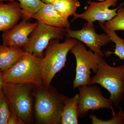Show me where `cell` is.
Returning a JSON list of instances; mask_svg holds the SVG:
<instances>
[{
  "label": "cell",
  "instance_id": "21",
  "mask_svg": "<svg viewBox=\"0 0 124 124\" xmlns=\"http://www.w3.org/2000/svg\"><path fill=\"white\" fill-rule=\"evenodd\" d=\"M11 111L3 91L0 93V124H7Z\"/></svg>",
  "mask_w": 124,
  "mask_h": 124
},
{
  "label": "cell",
  "instance_id": "14",
  "mask_svg": "<svg viewBox=\"0 0 124 124\" xmlns=\"http://www.w3.org/2000/svg\"><path fill=\"white\" fill-rule=\"evenodd\" d=\"M26 53L20 46L0 45V70L7 71Z\"/></svg>",
  "mask_w": 124,
  "mask_h": 124
},
{
  "label": "cell",
  "instance_id": "5",
  "mask_svg": "<svg viewBox=\"0 0 124 124\" xmlns=\"http://www.w3.org/2000/svg\"><path fill=\"white\" fill-rule=\"evenodd\" d=\"M35 86L29 84L5 83L2 89L10 109L24 124L31 123L32 119Z\"/></svg>",
  "mask_w": 124,
  "mask_h": 124
},
{
  "label": "cell",
  "instance_id": "15",
  "mask_svg": "<svg viewBox=\"0 0 124 124\" xmlns=\"http://www.w3.org/2000/svg\"><path fill=\"white\" fill-rule=\"evenodd\" d=\"M78 94H77L72 98H69L64 96V106L61 116V124H78Z\"/></svg>",
  "mask_w": 124,
  "mask_h": 124
},
{
  "label": "cell",
  "instance_id": "19",
  "mask_svg": "<svg viewBox=\"0 0 124 124\" xmlns=\"http://www.w3.org/2000/svg\"><path fill=\"white\" fill-rule=\"evenodd\" d=\"M104 26L110 31H124V8L122 7L117 10V14L111 20L105 22Z\"/></svg>",
  "mask_w": 124,
  "mask_h": 124
},
{
  "label": "cell",
  "instance_id": "22",
  "mask_svg": "<svg viewBox=\"0 0 124 124\" xmlns=\"http://www.w3.org/2000/svg\"><path fill=\"white\" fill-rule=\"evenodd\" d=\"M11 115L8 120L7 124H24L13 111L10 109Z\"/></svg>",
  "mask_w": 124,
  "mask_h": 124
},
{
  "label": "cell",
  "instance_id": "18",
  "mask_svg": "<svg viewBox=\"0 0 124 124\" xmlns=\"http://www.w3.org/2000/svg\"><path fill=\"white\" fill-rule=\"evenodd\" d=\"M22 9V15L25 19L31 18L32 16L39 10L45 4L41 0H17Z\"/></svg>",
  "mask_w": 124,
  "mask_h": 124
},
{
  "label": "cell",
  "instance_id": "10",
  "mask_svg": "<svg viewBox=\"0 0 124 124\" xmlns=\"http://www.w3.org/2000/svg\"><path fill=\"white\" fill-rule=\"evenodd\" d=\"M118 0H106L100 2L89 0L88 1L89 6L86 10L81 14L76 13L74 14L72 21L80 18L84 19L87 22L91 23H93L96 21L104 22L109 21L117 15L118 9L124 6V2H122L115 8H109L112 6H116Z\"/></svg>",
  "mask_w": 124,
  "mask_h": 124
},
{
  "label": "cell",
  "instance_id": "12",
  "mask_svg": "<svg viewBox=\"0 0 124 124\" xmlns=\"http://www.w3.org/2000/svg\"><path fill=\"white\" fill-rule=\"evenodd\" d=\"M31 18L52 26L70 29V23L68 19L62 16L51 3L45 4L39 11L32 16Z\"/></svg>",
  "mask_w": 124,
  "mask_h": 124
},
{
  "label": "cell",
  "instance_id": "23",
  "mask_svg": "<svg viewBox=\"0 0 124 124\" xmlns=\"http://www.w3.org/2000/svg\"><path fill=\"white\" fill-rule=\"evenodd\" d=\"M5 82L4 74L2 71L0 70V93L2 91L3 86Z\"/></svg>",
  "mask_w": 124,
  "mask_h": 124
},
{
  "label": "cell",
  "instance_id": "26",
  "mask_svg": "<svg viewBox=\"0 0 124 124\" xmlns=\"http://www.w3.org/2000/svg\"><path fill=\"white\" fill-rule=\"evenodd\" d=\"M97 0L99 1L100 2H101V1H104L106 0Z\"/></svg>",
  "mask_w": 124,
  "mask_h": 124
},
{
  "label": "cell",
  "instance_id": "6",
  "mask_svg": "<svg viewBox=\"0 0 124 124\" xmlns=\"http://www.w3.org/2000/svg\"><path fill=\"white\" fill-rule=\"evenodd\" d=\"M71 53L76 62V77L73 81V89L84 85H90L91 70L96 73L103 57L90 49L87 50L82 42L78 41L71 48Z\"/></svg>",
  "mask_w": 124,
  "mask_h": 124
},
{
  "label": "cell",
  "instance_id": "16",
  "mask_svg": "<svg viewBox=\"0 0 124 124\" xmlns=\"http://www.w3.org/2000/svg\"><path fill=\"white\" fill-rule=\"evenodd\" d=\"M51 4L62 17L67 19L76 13L78 8L80 6L78 0H55Z\"/></svg>",
  "mask_w": 124,
  "mask_h": 124
},
{
  "label": "cell",
  "instance_id": "11",
  "mask_svg": "<svg viewBox=\"0 0 124 124\" xmlns=\"http://www.w3.org/2000/svg\"><path fill=\"white\" fill-rule=\"evenodd\" d=\"M37 24V22L31 23L24 19L11 29L3 32L2 35L3 45L23 48L29 41V35L36 28Z\"/></svg>",
  "mask_w": 124,
  "mask_h": 124
},
{
  "label": "cell",
  "instance_id": "24",
  "mask_svg": "<svg viewBox=\"0 0 124 124\" xmlns=\"http://www.w3.org/2000/svg\"><path fill=\"white\" fill-rule=\"evenodd\" d=\"M45 4H50V3H52L54 2L55 0H41Z\"/></svg>",
  "mask_w": 124,
  "mask_h": 124
},
{
  "label": "cell",
  "instance_id": "3",
  "mask_svg": "<svg viewBox=\"0 0 124 124\" xmlns=\"http://www.w3.org/2000/svg\"><path fill=\"white\" fill-rule=\"evenodd\" d=\"M95 73L91 77L90 85L98 84L107 90L113 105L120 109V103L124 97V64L112 67L102 59Z\"/></svg>",
  "mask_w": 124,
  "mask_h": 124
},
{
  "label": "cell",
  "instance_id": "7",
  "mask_svg": "<svg viewBox=\"0 0 124 124\" xmlns=\"http://www.w3.org/2000/svg\"><path fill=\"white\" fill-rule=\"evenodd\" d=\"M37 26L31 33L29 41L23 48L24 52L39 58L44 57V51L52 40H61L66 35V29L52 26L37 22Z\"/></svg>",
  "mask_w": 124,
  "mask_h": 124
},
{
  "label": "cell",
  "instance_id": "13",
  "mask_svg": "<svg viewBox=\"0 0 124 124\" xmlns=\"http://www.w3.org/2000/svg\"><path fill=\"white\" fill-rule=\"evenodd\" d=\"M22 16L20 4L17 1L7 4L0 1V32L8 30L17 24Z\"/></svg>",
  "mask_w": 124,
  "mask_h": 124
},
{
  "label": "cell",
  "instance_id": "4",
  "mask_svg": "<svg viewBox=\"0 0 124 124\" xmlns=\"http://www.w3.org/2000/svg\"><path fill=\"white\" fill-rule=\"evenodd\" d=\"M42 58L26 52L11 68L3 72L5 83L43 85L41 73Z\"/></svg>",
  "mask_w": 124,
  "mask_h": 124
},
{
  "label": "cell",
  "instance_id": "25",
  "mask_svg": "<svg viewBox=\"0 0 124 124\" xmlns=\"http://www.w3.org/2000/svg\"><path fill=\"white\" fill-rule=\"evenodd\" d=\"M8 1L9 2H13L15 1V0H0V1Z\"/></svg>",
  "mask_w": 124,
  "mask_h": 124
},
{
  "label": "cell",
  "instance_id": "17",
  "mask_svg": "<svg viewBox=\"0 0 124 124\" xmlns=\"http://www.w3.org/2000/svg\"><path fill=\"white\" fill-rule=\"evenodd\" d=\"M105 22H99V25L101 28L104 31V32L106 33L108 36L111 41L115 43L116 45L114 52L109 51L104 52L105 55L107 56H108L112 54H114L119 58V60H124V39L119 37L115 31H110L107 28L104 26Z\"/></svg>",
  "mask_w": 124,
  "mask_h": 124
},
{
  "label": "cell",
  "instance_id": "20",
  "mask_svg": "<svg viewBox=\"0 0 124 124\" xmlns=\"http://www.w3.org/2000/svg\"><path fill=\"white\" fill-rule=\"evenodd\" d=\"M89 117L93 124H124V111L121 108L117 113H112V117L110 120L101 119L94 114H90Z\"/></svg>",
  "mask_w": 124,
  "mask_h": 124
},
{
  "label": "cell",
  "instance_id": "2",
  "mask_svg": "<svg viewBox=\"0 0 124 124\" xmlns=\"http://www.w3.org/2000/svg\"><path fill=\"white\" fill-rule=\"evenodd\" d=\"M52 40L46 48L44 57L41 59V70L43 85L50 86L56 73L64 66L68 52L79 41L73 38H66L65 41Z\"/></svg>",
  "mask_w": 124,
  "mask_h": 124
},
{
  "label": "cell",
  "instance_id": "9",
  "mask_svg": "<svg viewBox=\"0 0 124 124\" xmlns=\"http://www.w3.org/2000/svg\"><path fill=\"white\" fill-rule=\"evenodd\" d=\"M66 38H74L84 43L90 49L103 57L104 54L102 52L101 48L111 42L106 33L98 34L95 31L93 24L88 22L83 24L80 30L73 31L70 29H66Z\"/></svg>",
  "mask_w": 124,
  "mask_h": 124
},
{
  "label": "cell",
  "instance_id": "8",
  "mask_svg": "<svg viewBox=\"0 0 124 124\" xmlns=\"http://www.w3.org/2000/svg\"><path fill=\"white\" fill-rule=\"evenodd\" d=\"M79 90L78 117L83 118L88 115L90 110L110 109L115 113L112 101L104 97L100 88L95 85H82L78 87Z\"/></svg>",
  "mask_w": 124,
  "mask_h": 124
},
{
  "label": "cell",
  "instance_id": "1",
  "mask_svg": "<svg viewBox=\"0 0 124 124\" xmlns=\"http://www.w3.org/2000/svg\"><path fill=\"white\" fill-rule=\"evenodd\" d=\"M36 121L38 124H61V116L64 106V95L53 87L42 85L34 87Z\"/></svg>",
  "mask_w": 124,
  "mask_h": 124
}]
</instances>
